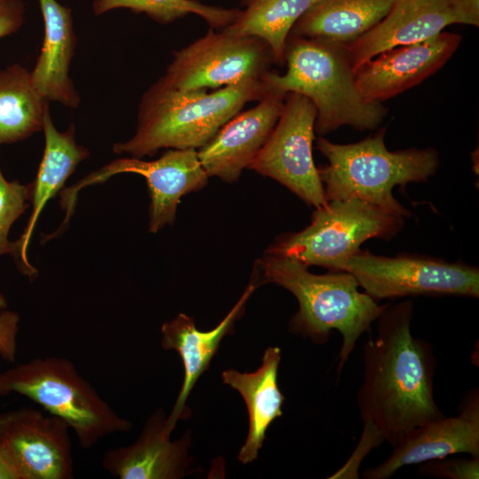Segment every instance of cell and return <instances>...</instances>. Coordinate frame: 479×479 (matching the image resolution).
<instances>
[{
	"instance_id": "cell-1",
	"label": "cell",
	"mask_w": 479,
	"mask_h": 479,
	"mask_svg": "<svg viewBox=\"0 0 479 479\" xmlns=\"http://www.w3.org/2000/svg\"><path fill=\"white\" fill-rule=\"evenodd\" d=\"M413 302L389 304L363 347L357 406L365 427L391 447L443 417L434 395L436 360L429 342L412 334Z\"/></svg>"
},
{
	"instance_id": "cell-2",
	"label": "cell",
	"mask_w": 479,
	"mask_h": 479,
	"mask_svg": "<svg viewBox=\"0 0 479 479\" xmlns=\"http://www.w3.org/2000/svg\"><path fill=\"white\" fill-rule=\"evenodd\" d=\"M255 277L259 283H273L298 301V311L289 321L292 334L323 344L332 330L342 335L337 366L340 377L361 335L371 326L389 303L379 304L359 291L356 279L343 271L314 274L302 263L289 257L265 253L257 262Z\"/></svg>"
},
{
	"instance_id": "cell-3",
	"label": "cell",
	"mask_w": 479,
	"mask_h": 479,
	"mask_svg": "<svg viewBox=\"0 0 479 479\" xmlns=\"http://www.w3.org/2000/svg\"><path fill=\"white\" fill-rule=\"evenodd\" d=\"M268 92L261 79L208 92L178 90L161 77L141 97L135 134L114 144L113 151L142 159L161 149L199 150L247 103Z\"/></svg>"
},
{
	"instance_id": "cell-4",
	"label": "cell",
	"mask_w": 479,
	"mask_h": 479,
	"mask_svg": "<svg viewBox=\"0 0 479 479\" xmlns=\"http://www.w3.org/2000/svg\"><path fill=\"white\" fill-rule=\"evenodd\" d=\"M287 72L270 70L261 80L267 90L296 92L315 106V133L319 137L342 126L374 130L389 109L368 102L359 94L346 44L322 37L289 35L285 48Z\"/></svg>"
},
{
	"instance_id": "cell-5",
	"label": "cell",
	"mask_w": 479,
	"mask_h": 479,
	"mask_svg": "<svg viewBox=\"0 0 479 479\" xmlns=\"http://www.w3.org/2000/svg\"><path fill=\"white\" fill-rule=\"evenodd\" d=\"M385 134L386 127H382L357 143L345 145L317 138V150L328 161L318 168L326 201L357 199L396 216H412L394 197L393 188L427 182L440 165L439 153L432 147L389 151Z\"/></svg>"
},
{
	"instance_id": "cell-6",
	"label": "cell",
	"mask_w": 479,
	"mask_h": 479,
	"mask_svg": "<svg viewBox=\"0 0 479 479\" xmlns=\"http://www.w3.org/2000/svg\"><path fill=\"white\" fill-rule=\"evenodd\" d=\"M12 393L65 420L85 450L131 427L66 357H35L0 372V396Z\"/></svg>"
},
{
	"instance_id": "cell-7",
	"label": "cell",
	"mask_w": 479,
	"mask_h": 479,
	"mask_svg": "<svg viewBox=\"0 0 479 479\" xmlns=\"http://www.w3.org/2000/svg\"><path fill=\"white\" fill-rule=\"evenodd\" d=\"M404 223V217L357 199L330 200L316 208L305 229L280 235L265 253L334 271L365 241L390 240Z\"/></svg>"
},
{
	"instance_id": "cell-8",
	"label": "cell",
	"mask_w": 479,
	"mask_h": 479,
	"mask_svg": "<svg viewBox=\"0 0 479 479\" xmlns=\"http://www.w3.org/2000/svg\"><path fill=\"white\" fill-rule=\"evenodd\" d=\"M350 273L374 300L409 296L479 297V269L419 254L382 256L359 250L333 271Z\"/></svg>"
},
{
	"instance_id": "cell-9",
	"label": "cell",
	"mask_w": 479,
	"mask_h": 479,
	"mask_svg": "<svg viewBox=\"0 0 479 479\" xmlns=\"http://www.w3.org/2000/svg\"><path fill=\"white\" fill-rule=\"evenodd\" d=\"M272 65V51L263 40L209 28L205 35L173 51V59L161 78L178 90H215L260 80Z\"/></svg>"
},
{
	"instance_id": "cell-10",
	"label": "cell",
	"mask_w": 479,
	"mask_h": 479,
	"mask_svg": "<svg viewBox=\"0 0 479 479\" xmlns=\"http://www.w3.org/2000/svg\"><path fill=\"white\" fill-rule=\"evenodd\" d=\"M122 173L138 174L145 178L151 199L149 232L153 233L165 225L173 224L181 198L202 189L209 177L195 149H167L153 161L134 157L114 160L60 191V205L66 211V216L57 232H61L68 223L81 189L104 183Z\"/></svg>"
},
{
	"instance_id": "cell-11",
	"label": "cell",
	"mask_w": 479,
	"mask_h": 479,
	"mask_svg": "<svg viewBox=\"0 0 479 479\" xmlns=\"http://www.w3.org/2000/svg\"><path fill=\"white\" fill-rule=\"evenodd\" d=\"M316 117L308 98L287 93L279 121L247 169L278 181L318 208L327 201L312 154Z\"/></svg>"
},
{
	"instance_id": "cell-12",
	"label": "cell",
	"mask_w": 479,
	"mask_h": 479,
	"mask_svg": "<svg viewBox=\"0 0 479 479\" xmlns=\"http://www.w3.org/2000/svg\"><path fill=\"white\" fill-rule=\"evenodd\" d=\"M70 427L58 416L22 406L0 413V444L20 479H71Z\"/></svg>"
},
{
	"instance_id": "cell-13",
	"label": "cell",
	"mask_w": 479,
	"mask_h": 479,
	"mask_svg": "<svg viewBox=\"0 0 479 479\" xmlns=\"http://www.w3.org/2000/svg\"><path fill=\"white\" fill-rule=\"evenodd\" d=\"M462 36L442 31L425 41L381 52L355 70V83L368 102L383 103L440 70L459 48Z\"/></svg>"
},
{
	"instance_id": "cell-14",
	"label": "cell",
	"mask_w": 479,
	"mask_h": 479,
	"mask_svg": "<svg viewBox=\"0 0 479 479\" xmlns=\"http://www.w3.org/2000/svg\"><path fill=\"white\" fill-rule=\"evenodd\" d=\"M467 453L479 457V395L464 397L457 416L432 420L415 428L392 447L389 456L363 473L365 479L390 478L407 465Z\"/></svg>"
},
{
	"instance_id": "cell-15",
	"label": "cell",
	"mask_w": 479,
	"mask_h": 479,
	"mask_svg": "<svg viewBox=\"0 0 479 479\" xmlns=\"http://www.w3.org/2000/svg\"><path fill=\"white\" fill-rule=\"evenodd\" d=\"M287 94L269 90L257 105L240 111L197 150L208 177L236 182L255 158L283 111Z\"/></svg>"
},
{
	"instance_id": "cell-16",
	"label": "cell",
	"mask_w": 479,
	"mask_h": 479,
	"mask_svg": "<svg viewBox=\"0 0 479 479\" xmlns=\"http://www.w3.org/2000/svg\"><path fill=\"white\" fill-rule=\"evenodd\" d=\"M453 24L450 0H394L375 27L346 44L354 71L382 51L428 40Z\"/></svg>"
},
{
	"instance_id": "cell-17",
	"label": "cell",
	"mask_w": 479,
	"mask_h": 479,
	"mask_svg": "<svg viewBox=\"0 0 479 479\" xmlns=\"http://www.w3.org/2000/svg\"><path fill=\"white\" fill-rule=\"evenodd\" d=\"M43 132V153L36 176L30 183L32 211L22 234L13 241L12 257L20 271L31 280L36 276L37 270L28 262L27 249L37 219L46 203L60 192L79 163L90 155L86 147L76 143L75 125L71 124L66 131H59L50 111L45 115Z\"/></svg>"
},
{
	"instance_id": "cell-18",
	"label": "cell",
	"mask_w": 479,
	"mask_h": 479,
	"mask_svg": "<svg viewBox=\"0 0 479 479\" xmlns=\"http://www.w3.org/2000/svg\"><path fill=\"white\" fill-rule=\"evenodd\" d=\"M259 285L260 283L253 276L251 282L233 308L210 331L198 330L193 318L184 313H179L176 318L161 326V343L162 348L177 351L185 369L182 388L166 421L170 431L175 428L177 421L187 413L185 402L194 384L200 376L208 369L223 338L232 333L235 321L242 315L247 300Z\"/></svg>"
},
{
	"instance_id": "cell-19",
	"label": "cell",
	"mask_w": 479,
	"mask_h": 479,
	"mask_svg": "<svg viewBox=\"0 0 479 479\" xmlns=\"http://www.w3.org/2000/svg\"><path fill=\"white\" fill-rule=\"evenodd\" d=\"M161 410L146 420L137 440L129 446L107 450L102 466L119 479H175L184 476L188 467L189 440L172 442Z\"/></svg>"
},
{
	"instance_id": "cell-20",
	"label": "cell",
	"mask_w": 479,
	"mask_h": 479,
	"mask_svg": "<svg viewBox=\"0 0 479 479\" xmlns=\"http://www.w3.org/2000/svg\"><path fill=\"white\" fill-rule=\"evenodd\" d=\"M37 1L44 35L35 65L30 71L32 83L47 101L77 108L81 98L69 75L77 42L72 10L57 0Z\"/></svg>"
},
{
	"instance_id": "cell-21",
	"label": "cell",
	"mask_w": 479,
	"mask_h": 479,
	"mask_svg": "<svg viewBox=\"0 0 479 479\" xmlns=\"http://www.w3.org/2000/svg\"><path fill=\"white\" fill-rule=\"evenodd\" d=\"M280 359V349L269 347L263 356L261 366L255 372L240 373L231 369L222 373L224 382L242 396L248 412V434L238 455V459L243 464L257 459L267 428L273 420L282 416L285 397L278 385Z\"/></svg>"
},
{
	"instance_id": "cell-22",
	"label": "cell",
	"mask_w": 479,
	"mask_h": 479,
	"mask_svg": "<svg viewBox=\"0 0 479 479\" xmlns=\"http://www.w3.org/2000/svg\"><path fill=\"white\" fill-rule=\"evenodd\" d=\"M394 0H318L294 23L290 34L349 44L375 27Z\"/></svg>"
},
{
	"instance_id": "cell-23",
	"label": "cell",
	"mask_w": 479,
	"mask_h": 479,
	"mask_svg": "<svg viewBox=\"0 0 479 479\" xmlns=\"http://www.w3.org/2000/svg\"><path fill=\"white\" fill-rule=\"evenodd\" d=\"M49 101L35 89L30 71L19 63L0 68V146L43 131Z\"/></svg>"
},
{
	"instance_id": "cell-24",
	"label": "cell",
	"mask_w": 479,
	"mask_h": 479,
	"mask_svg": "<svg viewBox=\"0 0 479 479\" xmlns=\"http://www.w3.org/2000/svg\"><path fill=\"white\" fill-rule=\"evenodd\" d=\"M318 0H241L236 20L221 29L236 36H255L271 48L275 65H285V48L298 19Z\"/></svg>"
},
{
	"instance_id": "cell-25",
	"label": "cell",
	"mask_w": 479,
	"mask_h": 479,
	"mask_svg": "<svg viewBox=\"0 0 479 479\" xmlns=\"http://www.w3.org/2000/svg\"><path fill=\"white\" fill-rule=\"evenodd\" d=\"M122 8L144 13L161 25L196 14L214 30L226 27L240 12L239 8L209 5L199 0H94L92 3V10L97 16Z\"/></svg>"
},
{
	"instance_id": "cell-26",
	"label": "cell",
	"mask_w": 479,
	"mask_h": 479,
	"mask_svg": "<svg viewBox=\"0 0 479 479\" xmlns=\"http://www.w3.org/2000/svg\"><path fill=\"white\" fill-rule=\"evenodd\" d=\"M30 192V183L9 181L0 169V256L13 255V241L9 240V232L15 221L28 208Z\"/></svg>"
},
{
	"instance_id": "cell-27",
	"label": "cell",
	"mask_w": 479,
	"mask_h": 479,
	"mask_svg": "<svg viewBox=\"0 0 479 479\" xmlns=\"http://www.w3.org/2000/svg\"><path fill=\"white\" fill-rule=\"evenodd\" d=\"M418 473L423 476L445 479H478L479 457L441 458L420 463Z\"/></svg>"
},
{
	"instance_id": "cell-28",
	"label": "cell",
	"mask_w": 479,
	"mask_h": 479,
	"mask_svg": "<svg viewBox=\"0 0 479 479\" xmlns=\"http://www.w3.org/2000/svg\"><path fill=\"white\" fill-rule=\"evenodd\" d=\"M6 308V298L0 292V357L8 363H13L17 353L20 316Z\"/></svg>"
},
{
	"instance_id": "cell-29",
	"label": "cell",
	"mask_w": 479,
	"mask_h": 479,
	"mask_svg": "<svg viewBox=\"0 0 479 479\" xmlns=\"http://www.w3.org/2000/svg\"><path fill=\"white\" fill-rule=\"evenodd\" d=\"M383 441L382 437L373 429L364 427L360 441L353 455L347 463L329 478H357V470L360 460L373 449L379 446Z\"/></svg>"
},
{
	"instance_id": "cell-30",
	"label": "cell",
	"mask_w": 479,
	"mask_h": 479,
	"mask_svg": "<svg viewBox=\"0 0 479 479\" xmlns=\"http://www.w3.org/2000/svg\"><path fill=\"white\" fill-rule=\"evenodd\" d=\"M25 16L23 0H0V39L16 33L22 27Z\"/></svg>"
},
{
	"instance_id": "cell-31",
	"label": "cell",
	"mask_w": 479,
	"mask_h": 479,
	"mask_svg": "<svg viewBox=\"0 0 479 479\" xmlns=\"http://www.w3.org/2000/svg\"><path fill=\"white\" fill-rule=\"evenodd\" d=\"M458 24L479 26V0H450Z\"/></svg>"
},
{
	"instance_id": "cell-32",
	"label": "cell",
	"mask_w": 479,
	"mask_h": 479,
	"mask_svg": "<svg viewBox=\"0 0 479 479\" xmlns=\"http://www.w3.org/2000/svg\"><path fill=\"white\" fill-rule=\"evenodd\" d=\"M0 479H20L8 455L0 444Z\"/></svg>"
}]
</instances>
